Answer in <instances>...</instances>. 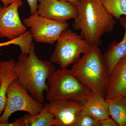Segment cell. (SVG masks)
Listing matches in <instances>:
<instances>
[{"label":"cell","instance_id":"6da1fadb","mask_svg":"<svg viewBox=\"0 0 126 126\" xmlns=\"http://www.w3.org/2000/svg\"><path fill=\"white\" fill-rule=\"evenodd\" d=\"M78 14L72 27L79 31L80 35L92 46L99 47L102 37L111 32L116 21L106 10L100 0H80Z\"/></svg>","mask_w":126,"mask_h":126},{"label":"cell","instance_id":"7a4b0ae2","mask_svg":"<svg viewBox=\"0 0 126 126\" xmlns=\"http://www.w3.org/2000/svg\"><path fill=\"white\" fill-rule=\"evenodd\" d=\"M56 70L51 61L39 59L33 42L29 54H21L13 68L20 85L35 100L42 103H44V93L49 88L46 80Z\"/></svg>","mask_w":126,"mask_h":126},{"label":"cell","instance_id":"3957f363","mask_svg":"<svg viewBox=\"0 0 126 126\" xmlns=\"http://www.w3.org/2000/svg\"><path fill=\"white\" fill-rule=\"evenodd\" d=\"M70 72L91 91L105 98L108 86L109 74L107 65L98 47L92 46L77 63Z\"/></svg>","mask_w":126,"mask_h":126},{"label":"cell","instance_id":"277c9868","mask_svg":"<svg viewBox=\"0 0 126 126\" xmlns=\"http://www.w3.org/2000/svg\"><path fill=\"white\" fill-rule=\"evenodd\" d=\"M47 80L49 88L46 98L48 102L59 99H71L84 103L91 91L68 68H60L55 70Z\"/></svg>","mask_w":126,"mask_h":126},{"label":"cell","instance_id":"5b68a950","mask_svg":"<svg viewBox=\"0 0 126 126\" xmlns=\"http://www.w3.org/2000/svg\"><path fill=\"white\" fill-rule=\"evenodd\" d=\"M92 46L80 34L67 29L62 32L56 41L50 61L58 64L61 69L67 68L77 63L81 55L87 53Z\"/></svg>","mask_w":126,"mask_h":126},{"label":"cell","instance_id":"8992f818","mask_svg":"<svg viewBox=\"0 0 126 126\" xmlns=\"http://www.w3.org/2000/svg\"><path fill=\"white\" fill-rule=\"evenodd\" d=\"M7 96L5 108L0 117V123H8L10 117L18 111H24L30 115H36L44 106V103L34 99L20 85L16 79L9 85Z\"/></svg>","mask_w":126,"mask_h":126},{"label":"cell","instance_id":"52a82bcc","mask_svg":"<svg viewBox=\"0 0 126 126\" xmlns=\"http://www.w3.org/2000/svg\"><path fill=\"white\" fill-rule=\"evenodd\" d=\"M23 23L30 28L33 39L37 43L53 45L62 32L68 29L67 21H59L42 17L38 14L24 19Z\"/></svg>","mask_w":126,"mask_h":126},{"label":"cell","instance_id":"ba28073f","mask_svg":"<svg viewBox=\"0 0 126 126\" xmlns=\"http://www.w3.org/2000/svg\"><path fill=\"white\" fill-rule=\"evenodd\" d=\"M23 5L21 0L7 6L0 4V38L12 40L26 32V26L21 20L18 13V9Z\"/></svg>","mask_w":126,"mask_h":126},{"label":"cell","instance_id":"9c48e42d","mask_svg":"<svg viewBox=\"0 0 126 126\" xmlns=\"http://www.w3.org/2000/svg\"><path fill=\"white\" fill-rule=\"evenodd\" d=\"M84 103L71 99H59L46 104L54 118L56 126H74Z\"/></svg>","mask_w":126,"mask_h":126},{"label":"cell","instance_id":"30bf717a","mask_svg":"<svg viewBox=\"0 0 126 126\" xmlns=\"http://www.w3.org/2000/svg\"><path fill=\"white\" fill-rule=\"evenodd\" d=\"M37 14L45 18L67 21L74 19L78 14L77 5L70 2L58 0H38Z\"/></svg>","mask_w":126,"mask_h":126},{"label":"cell","instance_id":"8fae6325","mask_svg":"<svg viewBox=\"0 0 126 126\" xmlns=\"http://www.w3.org/2000/svg\"><path fill=\"white\" fill-rule=\"evenodd\" d=\"M121 97H126V55L109 74L105 99Z\"/></svg>","mask_w":126,"mask_h":126},{"label":"cell","instance_id":"7c38bea8","mask_svg":"<svg viewBox=\"0 0 126 126\" xmlns=\"http://www.w3.org/2000/svg\"><path fill=\"white\" fill-rule=\"evenodd\" d=\"M119 19L120 24L125 30L123 38L118 43L115 41L110 43L103 55L109 75L118 63L126 55V16Z\"/></svg>","mask_w":126,"mask_h":126},{"label":"cell","instance_id":"4fadbf2b","mask_svg":"<svg viewBox=\"0 0 126 126\" xmlns=\"http://www.w3.org/2000/svg\"><path fill=\"white\" fill-rule=\"evenodd\" d=\"M101 121L110 117L106 99L99 94L91 91L89 96L84 103L81 112Z\"/></svg>","mask_w":126,"mask_h":126},{"label":"cell","instance_id":"5bb4252c","mask_svg":"<svg viewBox=\"0 0 126 126\" xmlns=\"http://www.w3.org/2000/svg\"><path fill=\"white\" fill-rule=\"evenodd\" d=\"M16 61L14 59L8 61H0V117L4 111L7 102V89L14 80L17 79V75L13 70Z\"/></svg>","mask_w":126,"mask_h":126},{"label":"cell","instance_id":"9a60e30c","mask_svg":"<svg viewBox=\"0 0 126 126\" xmlns=\"http://www.w3.org/2000/svg\"><path fill=\"white\" fill-rule=\"evenodd\" d=\"M109 114L118 126H126V97L106 99Z\"/></svg>","mask_w":126,"mask_h":126},{"label":"cell","instance_id":"2e32d148","mask_svg":"<svg viewBox=\"0 0 126 126\" xmlns=\"http://www.w3.org/2000/svg\"><path fill=\"white\" fill-rule=\"evenodd\" d=\"M25 126H56V121L44 105L40 112L35 115L26 114L23 117Z\"/></svg>","mask_w":126,"mask_h":126},{"label":"cell","instance_id":"e0dca14e","mask_svg":"<svg viewBox=\"0 0 126 126\" xmlns=\"http://www.w3.org/2000/svg\"><path fill=\"white\" fill-rule=\"evenodd\" d=\"M104 7L114 18L118 20L126 16V0H100Z\"/></svg>","mask_w":126,"mask_h":126},{"label":"cell","instance_id":"ac0fdd59","mask_svg":"<svg viewBox=\"0 0 126 126\" xmlns=\"http://www.w3.org/2000/svg\"><path fill=\"white\" fill-rule=\"evenodd\" d=\"M33 39L29 31H26L24 34L12 40L4 43H0V47L8 46L11 45L18 46L20 47L21 52L26 53L29 52Z\"/></svg>","mask_w":126,"mask_h":126},{"label":"cell","instance_id":"d6986e66","mask_svg":"<svg viewBox=\"0 0 126 126\" xmlns=\"http://www.w3.org/2000/svg\"><path fill=\"white\" fill-rule=\"evenodd\" d=\"M74 126H101V122L89 115L81 113L77 117Z\"/></svg>","mask_w":126,"mask_h":126},{"label":"cell","instance_id":"ffe728a7","mask_svg":"<svg viewBox=\"0 0 126 126\" xmlns=\"http://www.w3.org/2000/svg\"><path fill=\"white\" fill-rule=\"evenodd\" d=\"M0 126H25V124L23 117H22L15 119L13 122L0 123Z\"/></svg>","mask_w":126,"mask_h":126},{"label":"cell","instance_id":"44dd1931","mask_svg":"<svg viewBox=\"0 0 126 126\" xmlns=\"http://www.w3.org/2000/svg\"><path fill=\"white\" fill-rule=\"evenodd\" d=\"M28 2L30 8L31 15L37 14V3L38 0H26Z\"/></svg>","mask_w":126,"mask_h":126},{"label":"cell","instance_id":"7402d4cb","mask_svg":"<svg viewBox=\"0 0 126 126\" xmlns=\"http://www.w3.org/2000/svg\"><path fill=\"white\" fill-rule=\"evenodd\" d=\"M101 126H118L116 122L110 117L100 121Z\"/></svg>","mask_w":126,"mask_h":126},{"label":"cell","instance_id":"603a6c76","mask_svg":"<svg viewBox=\"0 0 126 126\" xmlns=\"http://www.w3.org/2000/svg\"><path fill=\"white\" fill-rule=\"evenodd\" d=\"M17 0H0L5 6H8Z\"/></svg>","mask_w":126,"mask_h":126},{"label":"cell","instance_id":"cb8c5ba5","mask_svg":"<svg viewBox=\"0 0 126 126\" xmlns=\"http://www.w3.org/2000/svg\"><path fill=\"white\" fill-rule=\"evenodd\" d=\"M58 0L61 1H68V2H72L74 4L77 6L80 0Z\"/></svg>","mask_w":126,"mask_h":126},{"label":"cell","instance_id":"d4e9b609","mask_svg":"<svg viewBox=\"0 0 126 126\" xmlns=\"http://www.w3.org/2000/svg\"><path fill=\"white\" fill-rule=\"evenodd\" d=\"M1 51V49H0V52ZM1 84V81L0 79V86Z\"/></svg>","mask_w":126,"mask_h":126}]
</instances>
